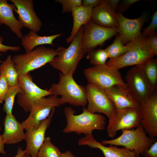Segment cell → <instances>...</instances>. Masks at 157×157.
Wrapping results in <instances>:
<instances>
[{"instance_id":"21","label":"cell","mask_w":157,"mask_h":157,"mask_svg":"<svg viewBox=\"0 0 157 157\" xmlns=\"http://www.w3.org/2000/svg\"><path fill=\"white\" fill-rule=\"evenodd\" d=\"M3 124L4 129L2 136L5 144H15L24 140V129L21 123L16 119L12 114H6Z\"/></svg>"},{"instance_id":"8","label":"cell","mask_w":157,"mask_h":157,"mask_svg":"<svg viewBox=\"0 0 157 157\" xmlns=\"http://www.w3.org/2000/svg\"><path fill=\"white\" fill-rule=\"evenodd\" d=\"M108 119L107 132L108 136L111 138L115 137L118 131L136 128L141 122L140 108L116 109Z\"/></svg>"},{"instance_id":"35","label":"cell","mask_w":157,"mask_h":157,"mask_svg":"<svg viewBox=\"0 0 157 157\" xmlns=\"http://www.w3.org/2000/svg\"><path fill=\"white\" fill-rule=\"evenodd\" d=\"M140 1V0H124L119 4L117 10V12L122 13L134 3Z\"/></svg>"},{"instance_id":"33","label":"cell","mask_w":157,"mask_h":157,"mask_svg":"<svg viewBox=\"0 0 157 157\" xmlns=\"http://www.w3.org/2000/svg\"><path fill=\"white\" fill-rule=\"evenodd\" d=\"M9 85L5 77L0 75V103L4 101L5 95L8 90Z\"/></svg>"},{"instance_id":"36","label":"cell","mask_w":157,"mask_h":157,"mask_svg":"<svg viewBox=\"0 0 157 157\" xmlns=\"http://www.w3.org/2000/svg\"><path fill=\"white\" fill-rule=\"evenodd\" d=\"M142 155L144 157H157V141L145 150Z\"/></svg>"},{"instance_id":"6","label":"cell","mask_w":157,"mask_h":157,"mask_svg":"<svg viewBox=\"0 0 157 157\" xmlns=\"http://www.w3.org/2000/svg\"><path fill=\"white\" fill-rule=\"evenodd\" d=\"M146 38L141 35L131 42V45L125 53L115 59L109 60L108 66L119 70L124 67L139 65L154 55L149 48Z\"/></svg>"},{"instance_id":"43","label":"cell","mask_w":157,"mask_h":157,"mask_svg":"<svg viewBox=\"0 0 157 157\" xmlns=\"http://www.w3.org/2000/svg\"><path fill=\"white\" fill-rule=\"evenodd\" d=\"M24 157H31V156L27 154H25Z\"/></svg>"},{"instance_id":"11","label":"cell","mask_w":157,"mask_h":157,"mask_svg":"<svg viewBox=\"0 0 157 157\" xmlns=\"http://www.w3.org/2000/svg\"><path fill=\"white\" fill-rule=\"evenodd\" d=\"M85 88L88 110L93 113L104 114L108 118L110 117L116 108L105 90L90 83H88Z\"/></svg>"},{"instance_id":"9","label":"cell","mask_w":157,"mask_h":157,"mask_svg":"<svg viewBox=\"0 0 157 157\" xmlns=\"http://www.w3.org/2000/svg\"><path fill=\"white\" fill-rule=\"evenodd\" d=\"M18 82L24 92L17 94V102L26 112H30L33 104L38 99L52 95L50 89H42L35 84L33 81L30 72L24 75H19Z\"/></svg>"},{"instance_id":"44","label":"cell","mask_w":157,"mask_h":157,"mask_svg":"<svg viewBox=\"0 0 157 157\" xmlns=\"http://www.w3.org/2000/svg\"><path fill=\"white\" fill-rule=\"evenodd\" d=\"M2 61L0 60V64H1L2 63Z\"/></svg>"},{"instance_id":"39","label":"cell","mask_w":157,"mask_h":157,"mask_svg":"<svg viewBox=\"0 0 157 157\" xmlns=\"http://www.w3.org/2000/svg\"><path fill=\"white\" fill-rule=\"evenodd\" d=\"M111 8L116 12L120 2L119 0H107Z\"/></svg>"},{"instance_id":"34","label":"cell","mask_w":157,"mask_h":157,"mask_svg":"<svg viewBox=\"0 0 157 157\" xmlns=\"http://www.w3.org/2000/svg\"><path fill=\"white\" fill-rule=\"evenodd\" d=\"M147 44L154 56L157 55V35L155 33L146 38Z\"/></svg>"},{"instance_id":"2","label":"cell","mask_w":157,"mask_h":157,"mask_svg":"<svg viewBox=\"0 0 157 157\" xmlns=\"http://www.w3.org/2000/svg\"><path fill=\"white\" fill-rule=\"evenodd\" d=\"M83 26L67 48L59 47L57 55L49 63L63 74L73 75L79 61L85 54L83 46Z\"/></svg>"},{"instance_id":"42","label":"cell","mask_w":157,"mask_h":157,"mask_svg":"<svg viewBox=\"0 0 157 157\" xmlns=\"http://www.w3.org/2000/svg\"><path fill=\"white\" fill-rule=\"evenodd\" d=\"M60 157H75V156L69 151L62 153Z\"/></svg>"},{"instance_id":"13","label":"cell","mask_w":157,"mask_h":157,"mask_svg":"<svg viewBox=\"0 0 157 157\" xmlns=\"http://www.w3.org/2000/svg\"><path fill=\"white\" fill-rule=\"evenodd\" d=\"M125 78L127 88L140 105L144 103L154 92L138 65H135L129 70Z\"/></svg>"},{"instance_id":"41","label":"cell","mask_w":157,"mask_h":157,"mask_svg":"<svg viewBox=\"0 0 157 157\" xmlns=\"http://www.w3.org/2000/svg\"><path fill=\"white\" fill-rule=\"evenodd\" d=\"M25 154V150H23L22 148L19 147L17 154L13 157H24Z\"/></svg>"},{"instance_id":"25","label":"cell","mask_w":157,"mask_h":157,"mask_svg":"<svg viewBox=\"0 0 157 157\" xmlns=\"http://www.w3.org/2000/svg\"><path fill=\"white\" fill-rule=\"evenodd\" d=\"M147 79L151 89L157 90V60L149 58L138 65Z\"/></svg>"},{"instance_id":"17","label":"cell","mask_w":157,"mask_h":157,"mask_svg":"<svg viewBox=\"0 0 157 157\" xmlns=\"http://www.w3.org/2000/svg\"><path fill=\"white\" fill-rule=\"evenodd\" d=\"M141 124L146 133L151 138L157 137V90L143 104L140 108Z\"/></svg>"},{"instance_id":"4","label":"cell","mask_w":157,"mask_h":157,"mask_svg":"<svg viewBox=\"0 0 157 157\" xmlns=\"http://www.w3.org/2000/svg\"><path fill=\"white\" fill-rule=\"evenodd\" d=\"M122 131V134L117 138L110 140H103L101 143L104 145L123 146L133 151L136 157H139L157 140L155 138H151L146 135L141 124L135 129H124Z\"/></svg>"},{"instance_id":"22","label":"cell","mask_w":157,"mask_h":157,"mask_svg":"<svg viewBox=\"0 0 157 157\" xmlns=\"http://www.w3.org/2000/svg\"><path fill=\"white\" fill-rule=\"evenodd\" d=\"M16 9L13 3L9 4L7 0H0V25L8 27L19 39H22L23 27L14 16L13 12Z\"/></svg>"},{"instance_id":"27","label":"cell","mask_w":157,"mask_h":157,"mask_svg":"<svg viewBox=\"0 0 157 157\" xmlns=\"http://www.w3.org/2000/svg\"><path fill=\"white\" fill-rule=\"evenodd\" d=\"M131 45V42L127 43L126 45H124L121 37L117 34L112 44L105 49L108 54L110 60H112L125 53L129 50Z\"/></svg>"},{"instance_id":"3","label":"cell","mask_w":157,"mask_h":157,"mask_svg":"<svg viewBox=\"0 0 157 157\" xmlns=\"http://www.w3.org/2000/svg\"><path fill=\"white\" fill-rule=\"evenodd\" d=\"M59 82L53 84L50 88L52 95H60L62 104L68 103L76 106H86L88 103L85 88L78 84L71 74L59 73Z\"/></svg>"},{"instance_id":"18","label":"cell","mask_w":157,"mask_h":157,"mask_svg":"<svg viewBox=\"0 0 157 157\" xmlns=\"http://www.w3.org/2000/svg\"><path fill=\"white\" fill-rule=\"evenodd\" d=\"M104 90L116 109L140 108V105L127 87L117 84Z\"/></svg>"},{"instance_id":"7","label":"cell","mask_w":157,"mask_h":157,"mask_svg":"<svg viewBox=\"0 0 157 157\" xmlns=\"http://www.w3.org/2000/svg\"><path fill=\"white\" fill-rule=\"evenodd\" d=\"M84 73L88 83L104 90L117 84L127 87L119 70L106 64L87 68L84 70Z\"/></svg>"},{"instance_id":"40","label":"cell","mask_w":157,"mask_h":157,"mask_svg":"<svg viewBox=\"0 0 157 157\" xmlns=\"http://www.w3.org/2000/svg\"><path fill=\"white\" fill-rule=\"evenodd\" d=\"M1 130V128L0 127V131ZM5 143L2 135H0V154H6L4 150V144Z\"/></svg>"},{"instance_id":"23","label":"cell","mask_w":157,"mask_h":157,"mask_svg":"<svg viewBox=\"0 0 157 157\" xmlns=\"http://www.w3.org/2000/svg\"><path fill=\"white\" fill-rule=\"evenodd\" d=\"M93 8L82 6L73 8L71 11L73 23L69 36L66 39L67 43H71L74 38L81 27L91 20Z\"/></svg>"},{"instance_id":"28","label":"cell","mask_w":157,"mask_h":157,"mask_svg":"<svg viewBox=\"0 0 157 157\" xmlns=\"http://www.w3.org/2000/svg\"><path fill=\"white\" fill-rule=\"evenodd\" d=\"M24 90L19 84L9 85L8 90L5 95L4 101L3 111L6 114H12L15 98L18 93L23 94Z\"/></svg>"},{"instance_id":"32","label":"cell","mask_w":157,"mask_h":157,"mask_svg":"<svg viewBox=\"0 0 157 157\" xmlns=\"http://www.w3.org/2000/svg\"><path fill=\"white\" fill-rule=\"evenodd\" d=\"M151 21L149 25L141 33V35L147 37L154 33L157 28V11H156L153 15Z\"/></svg>"},{"instance_id":"30","label":"cell","mask_w":157,"mask_h":157,"mask_svg":"<svg viewBox=\"0 0 157 157\" xmlns=\"http://www.w3.org/2000/svg\"><path fill=\"white\" fill-rule=\"evenodd\" d=\"M87 54L86 58L89 60L90 64L93 66L106 65V60L109 58L106 50L101 48L92 50Z\"/></svg>"},{"instance_id":"16","label":"cell","mask_w":157,"mask_h":157,"mask_svg":"<svg viewBox=\"0 0 157 157\" xmlns=\"http://www.w3.org/2000/svg\"><path fill=\"white\" fill-rule=\"evenodd\" d=\"M16 7L15 11L18 15V20L23 27L36 32L40 31L42 22L33 8L32 0H10Z\"/></svg>"},{"instance_id":"20","label":"cell","mask_w":157,"mask_h":157,"mask_svg":"<svg viewBox=\"0 0 157 157\" xmlns=\"http://www.w3.org/2000/svg\"><path fill=\"white\" fill-rule=\"evenodd\" d=\"M115 12L107 0H101L100 4L93 8L91 20L95 24L102 27L118 28Z\"/></svg>"},{"instance_id":"1","label":"cell","mask_w":157,"mask_h":157,"mask_svg":"<svg viewBox=\"0 0 157 157\" xmlns=\"http://www.w3.org/2000/svg\"><path fill=\"white\" fill-rule=\"evenodd\" d=\"M81 113L75 115V110L71 107H66L64 108L67 124L63 132H73L86 135L92 133L94 130L102 131L105 129L106 123L104 116L91 113L84 107Z\"/></svg>"},{"instance_id":"14","label":"cell","mask_w":157,"mask_h":157,"mask_svg":"<svg viewBox=\"0 0 157 157\" xmlns=\"http://www.w3.org/2000/svg\"><path fill=\"white\" fill-rule=\"evenodd\" d=\"M55 110L53 108L49 116L36 128H30L26 130L24 139L26 143L25 154L31 157H37L39 150L45 138L46 131L51 124Z\"/></svg>"},{"instance_id":"31","label":"cell","mask_w":157,"mask_h":157,"mask_svg":"<svg viewBox=\"0 0 157 157\" xmlns=\"http://www.w3.org/2000/svg\"><path fill=\"white\" fill-rule=\"evenodd\" d=\"M55 1L61 5L63 13L71 12L73 8L81 6V0H56Z\"/></svg>"},{"instance_id":"19","label":"cell","mask_w":157,"mask_h":157,"mask_svg":"<svg viewBox=\"0 0 157 157\" xmlns=\"http://www.w3.org/2000/svg\"><path fill=\"white\" fill-rule=\"evenodd\" d=\"M79 146L87 145L92 148L98 149L102 152L105 157H136L135 153L125 147L119 148L117 146H105L97 141L92 133L87 134L79 140Z\"/></svg>"},{"instance_id":"24","label":"cell","mask_w":157,"mask_h":157,"mask_svg":"<svg viewBox=\"0 0 157 157\" xmlns=\"http://www.w3.org/2000/svg\"><path fill=\"white\" fill-rule=\"evenodd\" d=\"M62 33L49 36H41L37 34L36 32L30 30L27 34L23 36L21 44L26 52L33 50L37 46L43 44H50L54 46L53 40L60 36Z\"/></svg>"},{"instance_id":"38","label":"cell","mask_w":157,"mask_h":157,"mask_svg":"<svg viewBox=\"0 0 157 157\" xmlns=\"http://www.w3.org/2000/svg\"><path fill=\"white\" fill-rule=\"evenodd\" d=\"M101 0H82L81 6L85 7H91L94 8L100 3Z\"/></svg>"},{"instance_id":"15","label":"cell","mask_w":157,"mask_h":157,"mask_svg":"<svg viewBox=\"0 0 157 157\" xmlns=\"http://www.w3.org/2000/svg\"><path fill=\"white\" fill-rule=\"evenodd\" d=\"M119 24L118 34L123 44L128 43L137 39L141 35V29L147 19V15H143L135 19H129L122 13L115 12Z\"/></svg>"},{"instance_id":"12","label":"cell","mask_w":157,"mask_h":157,"mask_svg":"<svg viewBox=\"0 0 157 157\" xmlns=\"http://www.w3.org/2000/svg\"><path fill=\"white\" fill-rule=\"evenodd\" d=\"M83 46L85 54L102 46L105 42L118 33V28H106L94 23L92 20L83 26Z\"/></svg>"},{"instance_id":"26","label":"cell","mask_w":157,"mask_h":157,"mask_svg":"<svg viewBox=\"0 0 157 157\" xmlns=\"http://www.w3.org/2000/svg\"><path fill=\"white\" fill-rule=\"evenodd\" d=\"M12 58L11 55H9L0 65V75L5 77L9 85L18 83L19 74L14 67Z\"/></svg>"},{"instance_id":"5","label":"cell","mask_w":157,"mask_h":157,"mask_svg":"<svg viewBox=\"0 0 157 157\" xmlns=\"http://www.w3.org/2000/svg\"><path fill=\"white\" fill-rule=\"evenodd\" d=\"M57 55L56 49L41 46L31 51L15 55L12 59L19 75H22L49 63Z\"/></svg>"},{"instance_id":"10","label":"cell","mask_w":157,"mask_h":157,"mask_svg":"<svg viewBox=\"0 0 157 157\" xmlns=\"http://www.w3.org/2000/svg\"><path fill=\"white\" fill-rule=\"evenodd\" d=\"M62 104L60 98L54 95L42 97L33 104L28 117L21 124L26 130L37 127L50 115L52 109Z\"/></svg>"},{"instance_id":"29","label":"cell","mask_w":157,"mask_h":157,"mask_svg":"<svg viewBox=\"0 0 157 157\" xmlns=\"http://www.w3.org/2000/svg\"><path fill=\"white\" fill-rule=\"evenodd\" d=\"M62 153L51 142V138L45 137L40 148L37 157H60Z\"/></svg>"},{"instance_id":"37","label":"cell","mask_w":157,"mask_h":157,"mask_svg":"<svg viewBox=\"0 0 157 157\" xmlns=\"http://www.w3.org/2000/svg\"><path fill=\"white\" fill-rule=\"evenodd\" d=\"M3 37L0 36V52L6 53L8 51L17 52L20 50V48L19 46H11L3 44Z\"/></svg>"}]
</instances>
